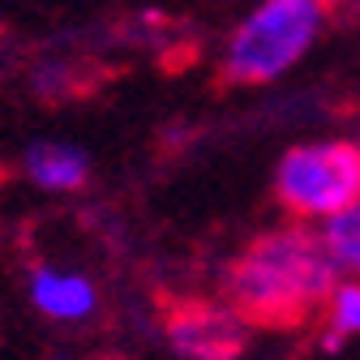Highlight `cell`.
I'll use <instances>...</instances> for the list:
<instances>
[{
	"mask_svg": "<svg viewBox=\"0 0 360 360\" xmlns=\"http://www.w3.org/2000/svg\"><path fill=\"white\" fill-rule=\"evenodd\" d=\"M322 245H326V253H330L335 266H343V270H360V198H356L352 206H343L339 214L326 219Z\"/></svg>",
	"mask_w": 360,
	"mask_h": 360,
	"instance_id": "52a82bcc",
	"label": "cell"
},
{
	"mask_svg": "<svg viewBox=\"0 0 360 360\" xmlns=\"http://www.w3.org/2000/svg\"><path fill=\"white\" fill-rule=\"evenodd\" d=\"M30 296L48 318H86L95 309V288L73 275H56V270H34Z\"/></svg>",
	"mask_w": 360,
	"mask_h": 360,
	"instance_id": "8992f818",
	"label": "cell"
},
{
	"mask_svg": "<svg viewBox=\"0 0 360 360\" xmlns=\"http://www.w3.org/2000/svg\"><path fill=\"white\" fill-rule=\"evenodd\" d=\"M322 26V0H266L232 34L223 77L232 86H257L288 73Z\"/></svg>",
	"mask_w": 360,
	"mask_h": 360,
	"instance_id": "7a4b0ae2",
	"label": "cell"
},
{
	"mask_svg": "<svg viewBox=\"0 0 360 360\" xmlns=\"http://www.w3.org/2000/svg\"><path fill=\"white\" fill-rule=\"evenodd\" d=\"M335 262L304 228H279L257 236L228 266V304L257 330H300L335 296Z\"/></svg>",
	"mask_w": 360,
	"mask_h": 360,
	"instance_id": "6da1fadb",
	"label": "cell"
},
{
	"mask_svg": "<svg viewBox=\"0 0 360 360\" xmlns=\"http://www.w3.org/2000/svg\"><path fill=\"white\" fill-rule=\"evenodd\" d=\"M347 335H360V283H343L330 296V335H326V347H339Z\"/></svg>",
	"mask_w": 360,
	"mask_h": 360,
	"instance_id": "ba28073f",
	"label": "cell"
},
{
	"mask_svg": "<svg viewBox=\"0 0 360 360\" xmlns=\"http://www.w3.org/2000/svg\"><path fill=\"white\" fill-rule=\"evenodd\" d=\"M159 318L172 352L185 360H240L249 347V322L232 304L189 296V300H167Z\"/></svg>",
	"mask_w": 360,
	"mask_h": 360,
	"instance_id": "277c9868",
	"label": "cell"
},
{
	"mask_svg": "<svg viewBox=\"0 0 360 360\" xmlns=\"http://www.w3.org/2000/svg\"><path fill=\"white\" fill-rule=\"evenodd\" d=\"M275 193L292 214H339L360 198V146L313 142L292 146L279 163Z\"/></svg>",
	"mask_w": 360,
	"mask_h": 360,
	"instance_id": "3957f363",
	"label": "cell"
},
{
	"mask_svg": "<svg viewBox=\"0 0 360 360\" xmlns=\"http://www.w3.org/2000/svg\"><path fill=\"white\" fill-rule=\"evenodd\" d=\"M26 172L43 189H82L86 185V155L60 142H34L26 150Z\"/></svg>",
	"mask_w": 360,
	"mask_h": 360,
	"instance_id": "5b68a950",
	"label": "cell"
}]
</instances>
